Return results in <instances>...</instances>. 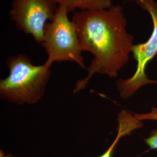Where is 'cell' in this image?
<instances>
[{"instance_id": "cell-5", "label": "cell", "mask_w": 157, "mask_h": 157, "mask_svg": "<svg viewBox=\"0 0 157 157\" xmlns=\"http://www.w3.org/2000/svg\"><path fill=\"white\" fill-rule=\"evenodd\" d=\"M58 7L54 0H13L10 15L18 30L41 44L45 25L52 20Z\"/></svg>"}, {"instance_id": "cell-2", "label": "cell", "mask_w": 157, "mask_h": 157, "mask_svg": "<svg viewBox=\"0 0 157 157\" xmlns=\"http://www.w3.org/2000/svg\"><path fill=\"white\" fill-rule=\"evenodd\" d=\"M8 77L0 80L1 99L18 105L36 104L44 95L51 76V67L34 65L25 54L9 57Z\"/></svg>"}, {"instance_id": "cell-1", "label": "cell", "mask_w": 157, "mask_h": 157, "mask_svg": "<svg viewBox=\"0 0 157 157\" xmlns=\"http://www.w3.org/2000/svg\"><path fill=\"white\" fill-rule=\"evenodd\" d=\"M72 21L82 50L94 56L86 68L87 76L75 84L73 93H77L84 90L95 73L116 78L129 61L134 39L126 30L127 21L119 5L107 10L77 12Z\"/></svg>"}, {"instance_id": "cell-8", "label": "cell", "mask_w": 157, "mask_h": 157, "mask_svg": "<svg viewBox=\"0 0 157 157\" xmlns=\"http://www.w3.org/2000/svg\"><path fill=\"white\" fill-rule=\"evenodd\" d=\"M135 118L139 121L152 120L157 121V108L152 107L151 111L147 113H133Z\"/></svg>"}, {"instance_id": "cell-7", "label": "cell", "mask_w": 157, "mask_h": 157, "mask_svg": "<svg viewBox=\"0 0 157 157\" xmlns=\"http://www.w3.org/2000/svg\"><path fill=\"white\" fill-rule=\"evenodd\" d=\"M58 6H65L69 11L80 9L82 11H98L109 9L113 0H54Z\"/></svg>"}, {"instance_id": "cell-4", "label": "cell", "mask_w": 157, "mask_h": 157, "mask_svg": "<svg viewBox=\"0 0 157 157\" xmlns=\"http://www.w3.org/2000/svg\"><path fill=\"white\" fill-rule=\"evenodd\" d=\"M141 8L148 12L153 22V31L146 43L133 45L132 52L137 61L134 75L128 79H119L117 82L118 91L124 99L129 98L142 86L157 81L147 78L146 68L148 62L157 54V3L154 0H136Z\"/></svg>"}, {"instance_id": "cell-10", "label": "cell", "mask_w": 157, "mask_h": 157, "mask_svg": "<svg viewBox=\"0 0 157 157\" xmlns=\"http://www.w3.org/2000/svg\"><path fill=\"white\" fill-rule=\"evenodd\" d=\"M0 157H15V156H13V155H11V154H7V155H6L4 154V151L2 150H0Z\"/></svg>"}, {"instance_id": "cell-9", "label": "cell", "mask_w": 157, "mask_h": 157, "mask_svg": "<svg viewBox=\"0 0 157 157\" xmlns=\"http://www.w3.org/2000/svg\"><path fill=\"white\" fill-rule=\"evenodd\" d=\"M146 144L152 150H157V129L152 131L149 137L145 140Z\"/></svg>"}, {"instance_id": "cell-6", "label": "cell", "mask_w": 157, "mask_h": 157, "mask_svg": "<svg viewBox=\"0 0 157 157\" xmlns=\"http://www.w3.org/2000/svg\"><path fill=\"white\" fill-rule=\"evenodd\" d=\"M143 124L135 118L133 113L122 111L118 115L117 135L112 144L106 151L98 157H112L113 152L120 139L125 136L131 134L135 129L141 128Z\"/></svg>"}, {"instance_id": "cell-3", "label": "cell", "mask_w": 157, "mask_h": 157, "mask_svg": "<svg viewBox=\"0 0 157 157\" xmlns=\"http://www.w3.org/2000/svg\"><path fill=\"white\" fill-rule=\"evenodd\" d=\"M69 12L65 6H58L52 20L45 25L41 43L48 55L44 63L51 67L54 62L69 61L86 68L78 34L69 19Z\"/></svg>"}]
</instances>
